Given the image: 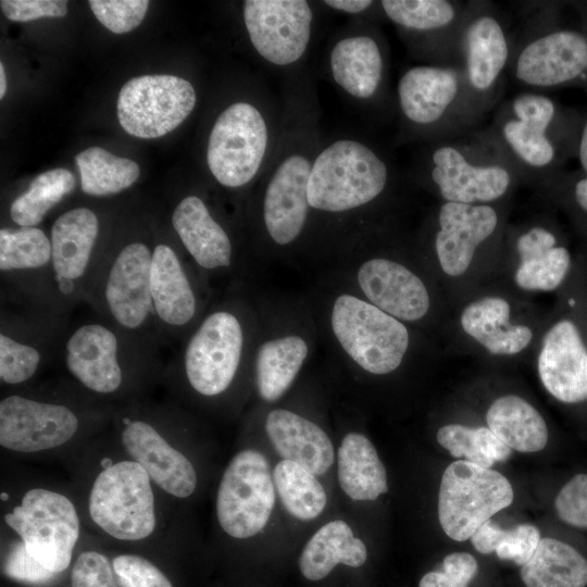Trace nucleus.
I'll use <instances>...</instances> for the list:
<instances>
[{"mask_svg": "<svg viewBox=\"0 0 587 587\" xmlns=\"http://www.w3.org/2000/svg\"><path fill=\"white\" fill-rule=\"evenodd\" d=\"M580 113L546 92L524 90L502 101L488 127L523 183L540 188L575 158Z\"/></svg>", "mask_w": 587, "mask_h": 587, "instance_id": "obj_1", "label": "nucleus"}, {"mask_svg": "<svg viewBox=\"0 0 587 587\" xmlns=\"http://www.w3.org/2000/svg\"><path fill=\"white\" fill-rule=\"evenodd\" d=\"M429 153L428 178L441 202H510L522 177L497 138L478 126L439 139Z\"/></svg>", "mask_w": 587, "mask_h": 587, "instance_id": "obj_2", "label": "nucleus"}, {"mask_svg": "<svg viewBox=\"0 0 587 587\" xmlns=\"http://www.w3.org/2000/svg\"><path fill=\"white\" fill-rule=\"evenodd\" d=\"M153 245L143 238L108 247L84 302L151 355L163 344L154 320L150 270Z\"/></svg>", "mask_w": 587, "mask_h": 587, "instance_id": "obj_3", "label": "nucleus"}, {"mask_svg": "<svg viewBox=\"0 0 587 587\" xmlns=\"http://www.w3.org/2000/svg\"><path fill=\"white\" fill-rule=\"evenodd\" d=\"M560 9L557 2L539 3L514 32L507 74L526 90H587V35L580 26H562Z\"/></svg>", "mask_w": 587, "mask_h": 587, "instance_id": "obj_4", "label": "nucleus"}, {"mask_svg": "<svg viewBox=\"0 0 587 587\" xmlns=\"http://www.w3.org/2000/svg\"><path fill=\"white\" fill-rule=\"evenodd\" d=\"M510 202H441L434 216L432 251L449 286L470 284L486 266L498 265L509 224Z\"/></svg>", "mask_w": 587, "mask_h": 587, "instance_id": "obj_5", "label": "nucleus"}, {"mask_svg": "<svg viewBox=\"0 0 587 587\" xmlns=\"http://www.w3.org/2000/svg\"><path fill=\"white\" fill-rule=\"evenodd\" d=\"M397 95L402 115L414 126L435 130L437 140L477 127L489 111L455 64L409 68L398 82Z\"/></svg>", "mask_w": 587, "mask_h": 587, "instance_id": "obj_6", "label": "nucleus"}, {"mask_svg": "<svg viewBox=\"0 0 587 587\" xmlns=\"http://www.w3.org/2000/svg\"><path fill=\"white\" fill-rule=\"evenodd\" d=\"M454 323L461 338L478 353L503 360L535 350L545 325L528 302L503 288L469 295Z\"/></svg>", "mask_w": 587, "mask_h": 587, "instance_id": "obj_7", "label": "nucleus"}, {"mask_svg": "<svg viewBox=\"0 0 587 587\" xmlns=\"http://www.w3.org/2000/svg\"><path fill=\"white\" fill-rule=\"evenodd\" d=\"M60 353L67 373L84 388L101 396L118 392L132 371L152 366L155 359L100 317L67 333Z\"/></svg>", "mask_w": 587, "mask_h": 587, "instance_id": "obj_8", "label": "nucleus"}, {"mask_svg": "<svg viewBox=\"0 0 587 587\" xmlns=\"http://www.w3.org/2000/svg\"><path fill=\"white\" fill-rule=\"evenodd\" d=\"M98 214L75 207L59 215L50 229V309L67 315L84 302L108 248L101 246Z\"/></svg>", "mask_w": 587, "mask_h": 587, "instance_id": "obj_9", "label": "nucleus"}, {"mask_svg": "<svg viewBox=\"0 0 587 587\" xmlns=\"http://www.w3.org/2000/svg\"><path fill=\"white\" fill-rule=\"evenodd\" d=\"M389 180L385 161L354 140H338L324 149L311 166L308 201L313 209L342 212L379 197Z\"/></svg>", "mask_w": 587, "mask_h": 587, "instance_id": "obj_10", "label": "nucleus"}, {"mask_svg": "<svg viewBox=\"0 0 587 587\" xmlns=\"http://www.w3.org/2000/svg\"><path fill=\"white\" fill-rule=\"evenodd\" d=\"M498 265L515 294L553 292L567 280L573 254L555 221L538 215L508 224Z\"/></svg>", "mask_w": 587, "mask_h": 587, "instance_id": "obj_11", "label": "nucleus"}, {"mask_svg": "<svg viewBox=\"0 0 587 587\" xmlns=\"http://www.w3.org/2000/svg\"><path fill=\"white\" fill-rule=\"evenodd\" d=\"M513 40L507 15L494 2H467L458 38V65L473 95L489 110L501 97Z\"/></svg>", "mask_w": 587, "mask_h": 587, "instance_id": "obj_12", "label": "nucleus"}, {"mask_svg": "<svg viewBox=\"0 0 587 587\" xmlns=\"http://www.w3.org/2000/svg\"><path fill=\"white\" fill-rule=\"evenodd\" d=\"M332 328L348 355L374 375L396 371L409 349L410 335L404 323L351 295L335 300Z\"/></svg>", "mask_w": 587, "mask_h": 587, "instance_id": "obj_13", "label": "nucleus"}, {"mask_svg": "<svg viewBox=\"0 0 587 587\" xmlns=\"http://www.w3.org/2000/svg\"><path fill=\"white\" fill-rule=\"evenodd\" d=\"M514 498L511 483L491 469L465 460L445 470L438 495V519L445 534L455 541L473 533Z\"/></svg>", "mask_w": 587, "mask_h": 587, "instance_id": "obj_14", "label": "nucleus"}, {"mask_svg": "<svg viewBox=\"0 0 587 587\" xmlns=\"http://www.w3.org/2000/svg\"><path fill=\"white\" fill-rule=\"evenodd\" d=\"M92 521L120 540H139L155 527L150 477L135 461L107 466L96 478L89 496Z\"/></svg>", "mask_w": 587, "mask_h": 587, "instance_id": "obj_15", "label": "nucleus"}, {"mask_svg": "<svg viewBox=\"0 0 587 587\" xmlns=\"http://www.w3.org/2000/svg\"><path fill=\"white\" fill-rule=\"evenodd\" d=\"M28 554L53 574L71 563L79 536V520L71 500L42 488L28 490L20 505L4 515Z\"/></svg>", "mask_w": 587, "mask_h": 587, "instance_id": "obj_16", "label": "nucleus"}, {"mask_svg": "<svg viewBox=\"0 0 587 587\" xmlns=\"http://www.w3.org/2000/svg\"><path fill=\"white\" fill-rule=\"evenodd\" d=\"M1 308L0 379L20 385L32 379L48 359L60 353L67 315L12 300Z\"/></svg>", "mask_w": 587, "mask_h": 587, "instance_id": "obj_17", "label": "nucleus"}, {"mask_svg": "<svg viewBox=\"0 0 587 587\" xmlns=\"http://www.w3.org/2000/svg\"><path fill=\"white\" fill-rule=\"evenodd\" d=\"M243 340L241 323L232 311L216 310L208 314L179 353L189 387L203 397L226 391L238 372Z\"/></svg>", "mask_w": 587, "mask_h": 587, "instance_id": "obj_18", "label": "nucleus"}, {"mask_svg": "<svg viewBox=\"0 0 587 587\" xmlns=\"http://www.w3.org/2000/svg\"><path fill=\"white\" fill-rule=\"evenodd\" d=\"M275 504V485L266 458L259 451L238 452L221 478L216 514L222 529L234 538L260 533Z\"/></svg>", "mask_w": 587, "mask_h": 587, "instance_id": "obj_19", "label": "nucleus"}, {"mask_svg": "<svg viewBox=\"0 0 587 587\" xmlns=\"http://www.w3.org/2000/svg\"><path fill=\"white\" fill-rule=\"evenodd\" d=\"M196 104L192 85L175 75H142L126 82L117 98V117L126 133L158 138L180 125Z\"/></svg>", "mask_w": 587, "mask_h": 587, "instance_id": "obj_20", "label": "nucleus"}, {"mask_svg": "<svg viewBox=\"0 0 587 587\" xmlns=\"http://www.w3.org/2000/svg\"><path fill=\"white\" fill-rule=\"evenodd\" d=\"M266 147L267 128L260 111L248 102H235L212 127L208 166L220 184L237 188L254 177Z\"/></svg>", "mask_w": 587, "mask_h": 587, "instance_id": "obj_21", "label": "nucleus"}, {"mask_svg": "<svg viewBox=\"0 0 587 587\" xmlns=\"http://www.w3.org/2000/svg\"><path fill=\"white\" fill-rule=\"evenodd\" d=\"M535 350L538 376L550 396L565 404L587 401V333L575 314L549 319Z\"/></svg>", "mask_w": 587, "mask_h": 587, "instance_id": "obj_22", "label": "nucleus"}, {"mask_svg": "<svg viewBox=\"0 0 587 587\" xmlns=\"http://www.w3.org/2000/svg\"><path fill=\"white\" fill-rule=\"evenodd\" d=\"M80 425L68 405L22 395L0 401V445L18 452L60 447L72 439Z\"/></svg>", "mask_w": 587, "mask_h": 587, "instance_id": "obj_23", "label": "nucleus"}, {"mask_svg": "<svg viewBox=\"0 0 587 587\" xmlns=\"http://www.w3.org/2000/svg\"><path fill=\"white\" fill-rule=\"evenodd\" d=\"M243 20L255 50L276 65L299 60L310 41L312 11L304 0H247Z\"/></svg>", "mask_w": 587, "mask_h": 587, "instance_id": "obj_24", "label": "nucleus"}, {"mask_svg": "<svg viewBox=\"0 0 587 587\" xmlns=\"http://www.w3.org/2000/svg\"><path fill=\"white\" fill-rule=\"evenodd\" d=\"M0 272L5 298L50 310V237L39 227L0 229Z\"/></svg>", "mask_w": 587, "mask_h": 587, "instance_id": "obj_25", "label": "nucleus"}, {"mask_svg": "<svg viewBox=\"0 0 587 587\" xmlns=\"http://www.w3.org/2000/svg\"><path fill=\"white\" fill-rule=\"evenodd\" d=\"M150 292L159 335L170 345L196 320L198 296L178 250L167 241L153 245Z\"/></svg>", "mask_w": 587, "mask_h": 587, "instance_id": "obj_26", "label": "nucleus"}, {"mask_svg": "<svg viewBox=\"0 0 587 587\" xmlns=\"http://www.w3.org/2000/svg\"><path fill=\"white\" fill-rule=\"evenodd\" d=\"M358 283L370 303L402 323L424 320L432 311L433 299L425 282L398 261H365L358 271Z\"/></svg>", "mask_w": 587, "mask_h": 587, "instance_id": "obj_27", "label": "nucleus"}, {"mask_svg": "<svg viewBox=\"0 0 587 587\" xmlns=\"http://www.w3.org/2000/svg\"><path fill=\"white\" fill-rule=\"evenodd\" d=\"M122 422V442L150 479L174 497H189L197 485V474L191 462L173 448L148 421L124 417Z\"/></svg>", "mask_w": 587, "mask_h": 587, "instance_id": "obj_28", "label": "nucleus"}, {"mask_svg": "<svg viewBox=\"0 0 587 587\" xmlns=\"http://www.w3.org/2000/svg\"><path fill=\"white\" fill-rule=\"evenodd\" d=\"M310 171L307 158L291 154L278 165L267 185L263 218L268 235L278 245L294 241L303 228L310 207Z\"/></svg>", "mask_w": 587, "mask_h": 587, "instance_id": "obj_29", "label": "nucleus"}, {"mask_svg": "<svg viewBox=\"0 0 587 587\" xmlns=\"http://www.w3.org/2000/svg\"><path fill=\"white\" fill-rule=\"evenodd\" d=\"M265 430L283 460L292 461L315 476L325 474L332 466L333 444L312 421L288 410L275 409L266 416Z\"/></svg>", "mask_w": 587, "mask_h": 587, "instance_id": "obj_30", "label": "nucleus"}, {"mask_svg": "<svg viewBox=\"0 0 587 587\" xmlns=\"http://www.w3.org/2000/svg\"><path fill=\"white\" fill-rule=\"evenodd\" d=\"M171 223L183 247L198 266L212 271L230 265V239L212 217L201 198H183L172 213Z\"/></svg>", "mask_w": 587, "mask_h": 587, "instance_id": "obj_31", "label": "nucleus"}, {"mask_svg": "<svg viewBox=\"0 0 587 587\" xmlns=\"http://www.w3.org/2000/svg\"><path fill=\"white\" fill-rule=\"evenodd\" d=\"M467 2L454 0H383L387 17L398 26L434 36L447 62L458 65V38Z\"/></svg>", "mask_w": 587, "mask_h": 587, "instance_id": "obj_32", "label": "nucleus"}, {"mask_svg": "<svg viewBox=\"0 0 587 587\" xmlns=\"http://www.w3.org/2000/svg\"><path fill=\"white\" fill-rule=\"evenodd\" d=\"M486 426L511 450L537 452L548 442L547 423L540 412L519 395L495 398L487 407Z\"/></svg>", "mask_w": 587, "mask_h": 587, "instance_id": "obj_33", "label": "nucleus"}, {"mask_svg": "<svg viewBox=\"0 0 587 587\" xmlns=\"http://www.w3.org/2000/svg\"><path fill=\"white\" fill-rule=\"evenodd\" d=\"M330 70L335 82L345 91L355 98H370L377 91L383 79L380 47L370 36L341 39L332 50Z\"/></svg>", "mask_w": 587, "mask_h": 587, "instance_id": "obj_34", "label": "nucleus"}, {"mask_svg": "<svg viewBox=\"0 0 587 587\" xmlns=\"http://www.w3.org/2000/svg\"><path fill=\"white\" fill-rule=\"evenodd\" d=\"M367 558L365 544L353 536L341 520L330 521L308 540L300 557L299 570L309 580H320L338 564L351 567L363 565Z\"/></svg>", "mask_w": 587, "mask_h": 587, "instance_id": "obj_35", "label": "nucleus"}, {"mask_svg": "<svg viewBox=\"0 0 587 587\" xmlns=\"http://www.w3.org/2000/svg\"><path fill=\"white\" fill-rule=\"evenodd\" d=\"M337 474L342 491L353 500L373 501L387 492V474L367 437L346 435L337 452Z\"/></svg>", "mask_w": 587, "mask_h": 587, "instance_id": "obj_36", "label": "nucleus"}, {"mask_svg": "<svg viewBox=\"0 0 587 587\" xmlns=\"http://www.w3.org/2000/svg\"><path fill=\"white\" fill-rule=\"evenodd\" d=\"M521 578L526 587H586L587 560L566 542L541 538Z\"/></svg>", "mask_w": 587, "mask_h": 587, "instance_id": "obj_37", "label": "nucleus"}, {"mask_svg": "<svg viewBox=\"0 0 587 587\" xmlns=\"http://www.w3.org/2000/svg\"><path fill=\"white\" fill-rule=\"evenodd\" d=\"M308 345L299 336H286L261 345L255 358V383L260 397L278 400L290 387L304 359Z\"/></svg>", "mask_w": 587, "mask_h": 587, "instance_id": "obj_38", "label": "nucleus"}, {"mask_svg": "<svg viewBox=\"0 0 587 587\" xmlns=\"http://www.w3.org/2000/svg\"><path fill=\"white\" fill-rule=\"evenodd\" d=\"M82 190L95 197L116 195L139 177L138 164L100 148L90 147L75 157Z\"/></svg>", "mask_w": 587, "mask_h": 587, "instance_id": "obj_39", "label": "nucleus"}, {"mask_svg": "<svg viewBox=\"0 0 587 587\" xmlns=\"http://www.w3.org/2000/svg\"><path fill=\"white\" fill-rule=\"evenodd\" d=\"M74 175L65 168L39 174L10 204V217L17 227L39 225L48 212L75 188Z\"/></svg>", "mask_w": 587, "mask_h": 587, "instance_id": "obj_40", "label": "nucleus"}, {"mask_svg": "<svg viewBox=\"0 0 587 587\" xmlns=\"http://www.w3.org/2000/svg\"><path fill=\"white\" fill-rule=\"evenodd\" d=\"M275 489L285 510L294 517L310 521L326 505V492L314 474L301 465L279 461L273 471Z\"/></svg>", "mask_w": 587, "mask_h": 587, "instance_id": "obj_41", "label": "nucleus"}, {"mask_svg": "<svg viewBox=\"0 0 587 587\" xmlns=\"http://www.w3.org/2000/svg\"><path fill=\"white\" fill-rule=\"evenodd\" d=\"M436 438L452 457L465 458V461L486 469L496 462L505 461L512 451L487 426L450 423L438 429Z\"/></svg>", "mask_w": 587, "mask_h": 587, "instance_id": "obj_42", "label": "nucleus"}, {"mask_svg": "<svg viewBox=\"0 0 587 587\" xmlns=\"http://www.w3.org/2000/svg\"><path fill=\"white\" fill-rule=\"evenodd\" d=\"M539 190L587 226V174L579 168L562 171Z\"/></svg>", "mask_w": 587, "mask_h": 587, "instance_id": "obj_43", "label": "nucleus"}, {"mask_svg": "<svg viewBox=\"0 0 587 587\" xmlns=\"http://www.w3.org/2000/svg\"><path fill=\"white\" fill-rule=\"evenodd\" d=\"M88 3L97 20L115 34L136 28L149 7L147 0H90Z\"/></svg>", "mask_w": 587, "mask_h": 587, "instance_id": "obj_44", "label": "nucleus"}, {"mask_svg": "<svg viewBox=\"0 0 587 587\" xmlns=\"http://www.w3.org/2000/svg\"><path fill=\"white\" fill-rule=\"evenodd\" d=\"M112 566L121 587H172L153 563L139 555L121 554L114 558Z\"/></svg>", "mask_w": 587, "mask_h": 587, "instance_id": "obj_45", "label": "nucleus"}, {"mask_svg": "<svg viewBox=\"0 0 587 587\" xmlns=\"http://www.w3.org/2000/svg\"><path fill=\"white\" fill-rule=\"evenodd\" d=\"M558 517L576 528H587V474L574 475L554 499Z\"/></svg>", "mask_w": 587, "mask_h": 587, "instance_id": "obj_46", "label": "nucleus"}, {"mask_svg": "<svg viewBox=\"0 0 587 587\" xmlns=\"http://www.w3.org/2000/svg\"><path fill=\"white\" fill-rule=\"evenodd\" d=\"M113 566L96 551H85L76 559L72 573V587H117Z\"/></svg>", "mask_w": 587, "mask_h": 587, "instance_id": "obj_47", "label": "nucleus"}, {"mask_svg": "<svg viewBox=\"0 0 587 587\" xmlns=\"http://www.w3.org/2000/svg\"><path fill=\"white\" fill-rule=\"evenodd\" d=\"M540 539L537 527L520 524L505 530L495 552L500 560H510L523 566L534 555Z\"/></svg>", "mask_w": 587, "mask_h": 587, "instance_id": "obj_48", "label": "nucleus"}, {"mask_svg": "<svg viewBox=\"0 0 587 587\" xmlns=\"http://www.w3.org/2000/svg\"><path fill=\"white\" fill-rule=\"evenodd\" d=\"M67 2L62 0H2L5 17L15 22H29L41 17H62L67 13Z\"/></svg>", "mask_w": 587, "mask_h": 587, "instance_id": "obj_49", "label": "nucleus"}, {"mask_svg": "<svg viewBox=\"0 0 587 587\" xmlns=\"http://www.w3.org/2000/svg\"><path fill=\"white\" fill-rule=\"evenodd\" d=\"M5 573L12 578L28 583L46 582L54 575L32 558L23 544L17 546L9 557Z\"/></svg>", "mask_w": 587, "mask_h": 587, "instance_id": "obj_50", "label": "nucleus"}, {"mask_svg": "<svg viewBox=\"0 0 587 587\" xmlns=\"http://www.w3.org/2000/svg\"><path fill=\"white\" fill-rule=\"evenodd\" d=\"M477 570V561L467 552L449 553L442 561V571L445 573L467 585L476 575Z\"/></svg>", "mask_w": 587, "mask_h": 587, "instance_id": "obj_51", "label": "nucleus"}, {"mask_svg": "<svg viewBox=\"0 0 587 587\" xmlns=\"http://www.w3.org/2000/svg\"><path fill=\"white\" fill-rule=\"evenodd\" d=\"M505 530L491 520L483 523L470 537L473 547L483 554L495 552Z\"/></svg>", "mask_w": 587, "mask_h": 587, "instance_id": "obj_52", "label": "nucleus"}, {"mask_svg": "<svg viewBox=\"0 0 587 587\" xmlns=\"http://www.w3.org/2000/svg\"><path fill=\"white\" fill-rule=\"evenodd\" d=\"M419 587H467V584L458 580L444 571H433L421 578Z\"/></svg>", "mask_w": 587, "mask_h": 587, "instance_id": "obj_53", "label": "nucleus"}, {"mask_svg": "<svg viewBox=\"0 0 587 587\" xmlns=\"http://www.w3.org/2000/svg\"><path fill=\"white\" fill-rule=\"evenodd\" d=\"M575 158L579 164V170L587 174V111L580 113Z\"/></svg>", "mask_w": 587, "mask_h": 587, "instance_id": "obj_54", "label": "nucleus"}, {"mask_svg": "<svg viewBox=\"0 0 587 587\" xmlns=\"http://www.w3.org/2000/svg\"><path fill=\"white\" fill-rule=\"evenodd\" d=\"M330 8L347 12V13H360L365 11L373 4L370 0H326L324 1Z\"/></svg>", "mask_w": 587, "mask_h": 587, "instance_id": "obj_55", "label": "nucleus"}, {"mask_svg": "<svg viewBox=\"0 0 587 587\" xmlns=\"http://www.w3.org/2000/svg\"><path fill=\"white\" fill-rule=\"evenodd\" d=\"M572 5L576 9L579 17V26L587 35V1H575Z\"/></svg>", "mask_w": 587, "mask_h": 587, "instance_id": "obj_56", "label": "nucleus"}, {"mask_svg": "<svg viewBox=\"0 0 587 587\" xmlns=\"http://www.w3.org/2000/svg\"><path fill=\"white\" fill-rule=\"evenodd\" d=\"M7 90V79H5V72L4 66L2 63H0V98L2 99Z\"/></svg>", "mask_w": 587, "mask_h": 587, "instance_id": "obj_57", "label": "nucleus"}]
</instances>
